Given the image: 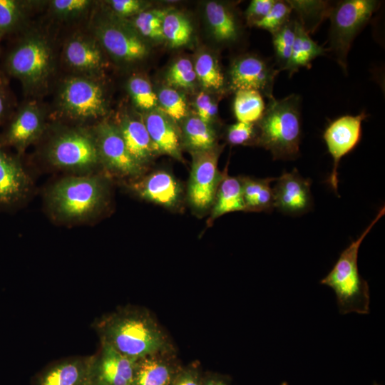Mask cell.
<instances>
[{"label": "cell", "mask_w": 385, "mask_h": 385, "mask_svg": "<svg viewBox=\"0 0 385 385\" xmlns=\"http://www.w3.org/2000/svg\"><path fill=\"white\" fill-rule=\"evenodd\" d=\"M101 343L137 361L175 351L168 337L153 314L142 307L127 304L96 319L92 324Z\"/></svg>", "instance_id": "1"}, {"label": "cell", "mask_w": 385, "mask_h": 385, "mask_svg": "<svg viewBox=\"0 0 385 385\" xmlns=\"http://www.w3.org/2000/svg\"><path fill=\"white\" fill-rule=\"evenodd\" d=\"M109 198L108 182L100 174L71 175L53 183L44 196L49 216L62 224H78L98 217Z\"/></svg>", "instance_id": "2"}, {"label": "cell", "mask_w": 385, "mask_h": 385, "mask_svg": "<svg viewBox=\"0 0 385 385\" xmlns=\"http://www.w3.org/2000/svg\"><path fill=\"white\" fill-rule=\"evenodd\" d=\"M269 100L257 121V140L271 152L274 160L295 158L299 153L302 135L300 97L290 94Z\"/></svg>", "instance_id": "3"}, {"label": "cell", "mask_w": 385, "mask_h": 385, "mask_svg": "<svg viewBox=\"0 0 385 385\" xmlns=\"http://www.w3.org/2000/svg\"><path fill=\"white\" fill-rule=\"evenodd\" d=\"M384 212L383 207L361 235L341 253L332 270L320 282L334 290L339 311L342 314L369 312V287L358 270V252L363 240Z\"/></svg>", "instance_id": "4"}, {"label": "cell", "mask_w": 385, "mask_h": 385, "mask_svg": "<svg viewBox=\"0 0 385 385\" xmlns=\"http://www.w3.org/2000/svg\"><path fill=\"white\" fill-rule=\"evenodd\" d=\"M45 158L53 168L71 175L93 174L101 167L93 133L83 128L57 132L46 145Z\"/></svg>", "instance_id": "5"}, {"label": "cell", "mask_w": 385, "mask_h": 385, "mask_svg": "<svg viewBox=\"0 0 385 385\" xmlns=\"http://www.w3.org/2000/svg\"><path fill=\"white\" fill-rule=\"evenodd\" d=\"M6 72L17 78L28 92L43 88L53 72L54 56L48 41L40 34L20 39L7 53Z\"/></svg>", "instance_id": "6"}, {"label": "cell", "mask_w": 385, "mask_h": 385, "mask_svg": "<svg viewBox=\"0 0 385 385\" xmlns=\"http://www.w3.org/2000/svg\"><path fill=\"white\" fill-rule=\"evenodd\" d=\"M376 0H344L332 5L329 17V50L337 61L347 70V56L354 38L379 9Z\"/></svg>", "instance_id": "7"}, {"label": "cell", "mask_w": 385, "mask_h": 385, "mask_svg": "<svg viewBox=\"0 0 385 385\" xmlns=\"http://www.w3.org/2000/svg\"><path fill=\"white\" fill-rule=\"evenodd\" d=\"M58 100L63 113L76 120H96L107 113L103 89L91 76H75L65 79Z\"/></svg>", "instance_id": "8"}, {"label": "cell", "mask_w": 385, "mask_h": 385, "mask_svg": "<svg viewBox=\"0 0 385 385\" xmlns=\"http://www.w3.org/2000/svg\"><path fill=\"white\" fill-rule=\"evenodd\" d=\"M220 150L192 153V163L188 186V200L192 208L203 213L212 208L223 173L217 168Z\"/></svg>", "instance_id": "9"}, {"label": "cell", "mask_w": 385, "mask_h": 385, "mask_svg": "<svg viewBox=\"0 0 385 385\" xmlns=\"http://www.w3.org/2000/svg\"><path fill=\"white\" fill-rule=\"evenodd\" d=\"M101 167L108 173L130 180L141 176L144 168L129 154L115 125L103 120L91 129Z\"/></svg>", "instance_id": "10"}, {"label": "cell", "mask_w": 385, "mask_h": 385, "mask_svg": "<svg viewBox=\"0 0 385 385\" xmlns=\"http://www.w3.org/2000/svg\"><path fill=\"white\" fill-rule=\"evenodd\" d=\"M93 32L100 46L118 61L135 62L148 54L143 39L126 23L100 21L95 25Z\"/></svg>", "instance_id": "11"}, {"label": "cell", "mask_w": 385, "mask_h": 385, "mask_svg": "<svg viewBox=\"0 0 385 385\" xmlns=\"http://www.w3.org/2000/svg\"><path fill=\"white\" fill-rule=\"evenodd\" d=\"M33 185L19 156L0 141V211L20 208L31 195Z\"/></svg>", "instance_id": "12"}, {"label": "cell", "mask_w": 385, "mask_h": 385, "mask_svg": "<svg viewBox=\"0 0 385 385\" xmlns=\"http://www.w3.org/2000/svg\"><path fill=\"white\" fill-rule=\"evenodd\" d=\"M279 71L273 65L255 55L236 58L229 71V86L235 92L255 90L269 99L273 96L275 77Z\"/></svg>", "instance_id": "13"}, {"label": "cell", "mask_w": 385, "mask_h": 385, "mask_svg": "<svg viewBox=\"0 0 385 385\" xmlns=\"http://www.w3.org/2000/svg\"><path fill=\"white\" fill-rule=\"evenodd\" d=\"M135 361L101 343L90 356L86 385H130Z\"/></svg>", "instance_id": "14"}, {"label": "cell", "mask_w": 385, "mask_h": 385, "mask_svg": "<svg viewBox=\"0 0 385 385\" xmlns=\"http://www.w3.org/2000/svg\"><path fill=\"white\" fill-rule=\"evenodd\" d=\"M366 116L364 112L356 115L341 116L332 121L323 134L328 151L334 160L333 170L328 183L334 191H337L338 187L339 163L342 157L359 143L361 135V123Z\"/></svg>", "instance_id": "15"}, {"label": "cell", "mask_w": 385, "mask_h": 385, "mask_svg": "<svg viewBox=\"0 0 385 385\" xmlns=\"http://www.w3.org/2000/svg\"><path fill=\"white\" fill-rule=\"evenodd\" d=\"M45 121L43 111L34 103H26L12 114L0 135L6 148H13L20 156L43 134Z\"/></svg>", "instance_id": "16"}, {"label": "cell", "mask_w": 385, "mask_h": 385, "mask_svg": "<svg viewBox=\"0 0 385 385\" xmlns=\"http://www.w3.org/2000/svg\"><path fill=\"white\" fill-rule=\"evenodd\" d=\"M129 189L147 201L167 208L180 203L183 189L179 181L166 170H156L144 177L130 180Z\"/></svg>", "instance_id": "17"}, {"label": "cell", "mask_w": 385, "mask_h": 385, "mask_svg": "<svg viewBox=\"0 0 385 385\" xmlns=\"http://www.w3.org/2000/svg\"><path fill=\"white\" fill-rule=\"evenodd\" d=\"M310 187L311 180L302 178L296 169L284 172L272 188L274 208L292 215L307 212L312 205Z\"/></svg>", "instance_id": "18"}, {"label": "cell", "mask_w": 385, "mask_h": 385, "mask_svg": "<svg viewBox=\"0 0 385 385\" xmlns=\"http://www.w3.org/2000/svg\"><path fill=\"white\" fill-rule=\"evenodd\" d=\"M90 356L53 361L32 379L31 385H86Z\"/></svg>", "instance_id": "19"}, {"label": "cell", "mask_w": 385, "mask_h": 385, "mask_svg": "<svg viewBox=\"0 0 385 385\" xmlns=\"http://www.w3.org/2000/svg\"><path fill=\"white\" fill-rule=\"evenodd\" d=\"M98 41L86 35H76L63 48V58L72 69L83 76H93L103 66V58Z\"/></svg>", "instance_id": "20"}, {"label": "cell", "mask_w": 385, "mask_h": 385, "mask_svg": "<svg viewBox=\"0 0 385 385\" xmlns=\"http://www.w3.org/2000/svg\"><path fill=\"white\" fill-rule=\"evenodd\" d=\"M175 354H155L135 361L130 385H171L180 368Z\"/></svg>", "instance_id": "21"}, {"label": "cell", "mask_w": 385, "mask_h": 385, "mask_svg": "<svg viewBox=\"0 0 385 385\" xmlns=\"http://www.w3.org/2000/svg\"><path fill=\"white\" fill-rule=\"evenodd\" d=\"M114 124L132 158L145 169L157 152L143 120L123 115Z\"/></svg>", "instance_id": "22"}, {"label": "cell", "mask_w": 385, "mask_h": 385, "mask_svg": "<svg viewBox=\"0 0 385 385\" xmlns=\"http://www.w3.org/2000/svg\"><path fill=\"white\" fill-rule=\"evenodd\" d=\"M143 120L157 153L181 160L180 138L172 120L156 110L147 113Z\"/></svg>", "instance_id": "23"}, {"label": "cell", "mask_w": 385, "mask_h": 385, "mask_svg": "<svg viewBox=\"0 0 385 385\" xmlns=\"http://www.w3.org/2000/svg\"><path fill=\"white\" fill-rule=\"evenodd\" d=\"M205 16L215 38L221 43H234L240 34V26L234 10L228 5L209 1Z\"/></svg>", "instance_id": "24"}, {"label": "cell", "mask_w": 385, "mask_h": 385, "mask_svg": "<svg viewBox=\"0 0 385 385\" xmlns=\"http://www.w3.org/2000/svg\"><path fill=\"white\" fill-rule=\"evenodd\" d=\"M211 209V220L226 213L245 211L240 177L229 176L225 170L217 188Z\"/></svg>", "instance_id": "25"}, {"label": "cell", "mask_w": 385, "mask_h": 385, "mask_svg": "<svg viewBox=\"0 0 385 385\" xmlns=\"http://www.w3.org/2000/svg\"><path fill=\"white\" fill-rule=\"evenodd\" d=\"M245 211L260 212L274 209L272 181L275 178L255 179L240 177Z\"/></svg>", "instance_id": "26"}, {"label": "cell", "mask_w": 385, "mask_h": 385, "mask_svg": "<svg viewBox=\"0 0 385 385\" xmlns=\"http://www.w3.org/2000/svg\"><path fill=\"white\" fill-rule=\"evenodd\" d=\"M326 49L319 46L297 20L296 33L289 62L285 71L289 76L301 68L308 67L316 58L324 55Z\"/></svg>", "instance_id": "27"}, {"label": "cell", "mask_w": 385, "mask_h": 385, "mask_svg": "<svg viewBox=\"0 0 385 385\" xmlns=\"http://www.w3.org/2000/svg\"><path fill=\"white\" fill-rule=\"evenodd\" d=\"M183 134L184 143L192 153L215 148V132L210 124L205 123L197 116H190L185 120Z\"/></svg>", "instance_id": "28"}, {"label": "cell", "mask_w": 385, "mask_h": 385, "mask_svg": "<svg viewBox=\"0 0 385 385\" xmlns=\"http://www.w3.org/2000/svg\"><path fill=\"white\" fill-rule=\"evenodd\" d=\"M292 11L298 16L297 20L309 34L313 33L325 18L329 17L332 5L327 1L289 0Z\"/></svg>", "instance_id": "29"}, {"label": "cell", "mask_w": 385, "mask_h": 385, "mask_svg": "<svg viewBox=\"0 0 385 385\" xmlns=\"http://www.w3.org/2000/svg\"><path fill=\"white\" fill-rule=\"evenodd\" d=\"M265 108L262 96L259 91L240 90L235 92L233 111L237 121L255 123L262 118Z\"/></svg>", "instance_id": "30"}, {"label": "cell", "mask_w": 385, "mask_h": 385, "mask_svg": "<svg viewBox=\"0 0 385 385\" xmlns=\"http://www.w3.org/2000/svg\"><path fill=\"white\" fill-rule=\"evenodd\" d=\"M192 33V25L184 14L168 11L163 23V34L171 47L178 48L188 43Z\"/></svg>", "instance_id": "31"}, {"label": "cell", "mask_w": 385, "mask_h": 385, "mask_svg": "<svg viewBox=\"0 0 385 385\" xmlns=\"http://www.w3.org/2000/svg\"><path fill=\"white\" fill-rule=\"evenodd\" d=\"M196 78L206 90L220 91L225 86V76L217 60L210 53H202L195 62Z\"/></svg>", "instance_id": "32"}, {"label": "cell", "mask_w": 385, "mask_h": 385, "mask_svg": "<svg viewBox=\"0 0 385 385\" xmlns=\"http://www.w3.org/2000/svg\"><path fill=\"white\" fill-rule=\"evenodd\" d=\"M168 11L160 9L144 10L132 17L130 26L140 37L155 41H163V23Z\"/></svg>", "instance_id": "33"}, {"label": "cell", "mask_w": 385, "mask_h": 385, "mask_svg": "<svg viewBox=\"0 0 385 385\" xmlns=\"http://www.w3.org/2000/svg\"><path fill=\"white\" fill-rule=\"evenodd\" d=\"M29 3L19 0H0V35L19 31L25 22Z\"/></svg>", "instance_id": "34"}, {"label": "cell", "mask_w": 385, "mask_h": 385, "mask_svg": "<svg viewBox=\"0 0 385 385\" xmlns=\"http://www.w3.org/2000/svg\"><path fill=\"white\" fill-rule=\"evenodd\" d=\"M297 19H290L272 34L274 58L279 71L286 70L289 62L295 38Z\"/></svg>", "instance_id": "35"}, {"label": "cell", "mask_w": 385, "mask_h": 385, "mask_svg": "<svg viewBox=\"0 0 385 385\" xmlns=\"http://www.w3.org/2000/svg\"><path fill=\"white\" fill-rule=\"evenodd\" d=\"M160 111L172 121L178 122L187 114V104L184 96L171 87L162 88L157 96Z\"/></svg>", "instance_id": "36"}, {"label": "cell", "mask_w": 385, "mask_h": 385, "mask_svg": "<svg viewBox=\"0 0 385 385\" xmlns=\"http://www.w3.org/2000/svg\"><path fill=\"white\" fill-rule=\"evenodd\" d=\"M127 88L134 104L139 108L150 110L158 103L150 81L141 76H133L128 81Z\"/></svg>", "instance_id": "37"}, {"label": "cell", "mask_w": 385, "mask_h": 385, "mask_svg": "<svg viewBox=\"0 0 385 385\" xmlns=\"http://www.w3.org/2000/svg\"><path fill=\"white\" fill-rule=\"evenodd\" d=\"M196 78L194 65L186 58L175 61L166 75V81L170 86L183 89L192 88Z\"/></svg>", "instance_id": "38"}, {"label": "cell", "mask_w": 385, "mask_h": 385, "mask_svg": "<svg viewBox=\"0 0 385 385\" xmlns=\"http://www.w3.org/2000/svg\"><path fill=\"white\" fill-rule=\"evenodd\" d=\"M292 11L287 1L275 0L269 13L254 26L272 34L289 21Z\"/></svg>", "instance_id": "39"}, {"label": "cell", "mask_w": 385, "mask_h": 385, "mask_svg": "<svg viewBox=\"0 0 385 385\" xmlns=\"http://www.w3.org/2000/svg\"><path fill=\"white\" fill-rule=\"evenodd\" d=\"M91 5L89 0H53L50 1L52 13L61 19L78 18L88 11Z\"/></svg>", "instance_id": "40"}, {"label": "cell", "mask_w": 385, "mask_h": 385, "mask_svg": "<svg viewBox=\"0 0 385 385\" xmlns=\"http://www.w3.org/2000/svg\"><path fill=\"white\" fill-rule=\"evenodd\" d=\"M257 138V129L254 123L237 121L227 130V140L232 145H243Z\"/></svg>", "instance_id": "41"}, {"label": "cell", "mask_w": 385, "mask_h": 385, "mask_svg": "<svg viewBox=\"0 0 385 385\" xmlns=\"http://www.w3.org/2000/svg\"><path fill=\"white\" fill-rule=\"evenodd\" d=\"M106 4L115 16L121 19L136 16L144 11L145 4L139 0H111Z\"/></svg>", "instance_id": "42"}, {"label": "cell", "mask_w": 385, "mask_h": 385, "mask_svg": "<svg viewBox=\"0 0 385 385\" xmlns=\"http://www.w3.org/2000/svg\"><path fill=\"white\" fill-rule=\"evenodd\" d=\"M195 108L197 117L210 124L217 114V105L212 98L205 92H200L195 98Z\"/></svg>", "instance_id": "43"}, {"label": "cell", "mask_w": 385, "mask_h": 385, "mask_svg": "<svg viewBox=\"0 0 385 385\" xmlns=\"http://www.w3.org/2000/svg\"><path fill=\"white\" fill-rule=\"evenodd\" d=\"M275 0H252L245 11L247 23L254 26L269 13Z\"/></svg>", "instance_id": "44"}, {"label": "cell", "mask_w": 385, "mask_h": 385, "mask_svg": "<svg viewBox=\"0 0 385 385\" xmlns=\"http://www.w3.org/2000/svg\"><path fill=\"white\" fill-rule=\"evenodd\" d=\"M202 378L197 367L180 368L171 385H201Z\"/></svg>", "instance_id": "45"}, {"label": "cell", "mask_w": 385, "mask_h": 385, "mask_svg": "<svg viewBox=\"0 0 385 385\" xmlns=\"http://www.w3.org/2000/svg\"><path fill=\"white\" fill-rule=\"evenodd\" d=\"M13 100L6 84L0 86V125L11 116Z\"/></svg>", "instance_id": "46"}, {"label": "cell", "mask_w": 385, "mask_h": 385, "mask_svg": "<svg viewBox=\"0 0 385 385\" xmlns=\"http://www.w3.org/2000/svg\"><path fill=\"white\" fill-rule=\"evenodd\" d=\"M201 385H230L227 379L218 376H211L205 379H202Z\"/></svg>", "instance_id": "47"}, {"label": "cell", "mask_w": 385, "mask_h": 385, "mask_svg": "<svg viewBox=\"0 0 385 385\" xmlns=\"http://www.w3.org/2000/svg\"><path fill=\"white\" fill-rule=\"evenodd\" d=\"M4 83H5V82H4V79H3L2 76H1V73H0V86L2 85V84H4Z\"/></svg>", "instance_id": "48"}, {"label": "cell", "mask_w": 385, "mask_h": 385, "mask_svg": "<svg viewBox=\"0 0 385 385\" xmlns=\"http://www.w3.org/2000/svg\"><path fill=\"white\" fill-rule=\"evenodd\" d=\"M281 385H288L287 382H283Z\"/></svg>", "instance_id": "49"}, {"label": "cell", "mask_w": 385, "mask_h": 385, "mask_svg": "<svg viewBox=\"0 0 385 385\" xmlns=\"http://www.w3.org/2000/svg\"><path fill=\"white\" fill-rule=\"evenodd\" d=\"M373 385H379V384L374 383Z\"/></svg>", "instance_id": "50"}, {"label": "cell", "mask_w": 385, "mask_h": 385, "mask_svg": "<svg viewBox=\"0 0 385 385\" xmlns=\"http://www.w3.org/2000/svg\"><path fill=\"white\" fill-rule=\"evenodd\" d=\"M1 38H2V37H1V35H0V41H1Z\"/></svg>", "instance_id": "51"}]
</instances>
